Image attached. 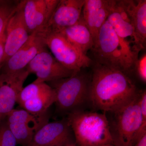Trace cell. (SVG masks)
Returning <instances> with one entry per match:
<instances>
[{"mask_svg":"<svg viewBox=\"0 0 146 146\" xmlns=\"http://www.w3.org/2000/svg\"><path fill=\"white\" fill-rule=\"evenodd\" d=\"M17 144L29 146L35 133L42 126L48 122L47 113L33 115L24 109H13L5 119Z\"/></svg>","mask_w":146,"mask_h":146,"instance_id":"cell-7","label":"cell"},{"mask_svg":"<svg viewBox=\"0 0 146 146\" xmlns=\"http://www.w3.org/2000/svg\"><path fill=\"white\" fill-rule=\"evenodd\" d=\"M29 74L26 68L15 72L0 73V122L14 109L18 95Z\"/></svg>","mask_w":146,"mask_h":146,"instance_id":"cell-10","label":"cell"},{"mask_svg":"<svg viewBox=\"0 0 146 146\" xmlns=\"http://www.w3.org/2000/svg\"><path fill=\"white\" fill-rule=\"evenodd\" d=\"M59 0H23L24 19L30 35L44 31Z\"/></svg>","mask_w":146,"mask_h":146,"instance_id":"cell-11","label":"cell"},{"mask_svg":"<svg viewBox=\"0 0 146 146\" xmlns=\"http://www.w3.org/2000/svg\"><path fill=\"white\" fill-rule=\"evenodd\" d=\"M29 73L36 75V83L50 82L71 76L77 72L58 62L47 47L39 52L26 68Z\"/></svg>","mask_w":146,"mask_h":146,"instance_id":"cell-8","label":"cell"},{"mask_svg":"<svg viewBox=\"0 0 146 146\" xmlns=\"http://www.w3.org/2000/svg\"><path fill=\"white\" fill-rule=\"evenodd\" d=\"M92 51L93 62L119 69L128 74L134 70L138 54L125 46L106 21L101 28Z\"/></svg>","mask_w":146,"mask_h":146,"instance_id":"cell-2","label":"cell"},{"mask_svg":"<svg viewBox=\"0 0 146 146\" xmlns=\"http://www.w3.org/2000/svg\"><path fill=\"white\" fill-rule=\"evenodd\" d=\"M140 92L125 106L115 111L105 112L114 146H134L146 134V119L142 117L139 106Z\"/></svg>","mask_w":146,"mask_h":146,"instance_id":"cell-3","label":"cell"},{"mask_svg":"<svg viewBox=\"0 0 146 146\" xmlns=\"http://www.w3.org/2000/svg\"><path fill=\"white\" fill-rule=\"evenodd\" d=\"M52 90V88L48 84L33 82L23 88L18 95L16 103L20 105L26 101L46 94Z\"/></svg>","mask_w":146,"mask_h":146,"instance_id":"cell-20","label":"cell"},{"mask_svg":"<svg viewBox=\"0 0 146 146\" xmlns=\"http://www.w3.org/2000/svg\"><path fill=\"white\" fill-rule=\"evenodd\" d=\"M68 146H76V145H69Z\"/></svg>","mask_w":146,"mask_h":146,"instance_id":"cell-28","label":"cell"},{"mask_svg":"<svg viewBox=\"0 0 146 146\" xmlns=\"http://www.w3.org/2000/svg\"><path fill=\"white\" fill-rule=\"evenodd\" d=\"M134 70L136 71L138 77L144 83L146 82V54H144L138 58L135 63Z\"/></svg>","mask_w":146,"mask_h":146,"instance_id":"cell-23","label":"cell"},{"mask_svg":"<svg viewBox=\"0 0 146 146\" xmlns=\"http://www.w3.org/2000/svg\"><path fill=\"white\" fill-rule=\"evenodd\" d=\"M46 47L41 35H31L27 41L6 61L0 73L15 72L26 69L36 54Z\"/></svg>","mask_w":146,"mask_h":146,"instance_id":"cell-14","label":"cell"},{"mask_svg":"<svg viewBox=\"0 0 146 146\" xmlns=\"http://www.w3.org/2000/svg\"><path fill=\"white\" fill-rule=\"evenodd\" d=\"M115 3L116 0H84L81 16L91 32L94 44Z\"/></svg>","mask_w":146,"mask_h":146,"instance_id":"cell-15","label":"cell"},{"mask_svg":"<svg viewBox=\"0 0 146 146\" xmlns=\"http://www.w3.org/2000/svg\"><path fill=\"white\" fill-rule=\"evenodd\" d=\"M134 146H146V134L140 138Z\"/></svg>","mask_w":146,"mask_h":146,"instance_id":"cell-25","label":"cell"},{"mask_svg":"<svg viewBox=\"0 0 146 146\" xmlns=\"http://www.w3.org/2000/svg\"><path fill=\"white\" fill-rule=\"evenodd\" d=\"M6 28V27H5ZM6 40L5 28L0 35V72L4 65L5 44Z\"/></svg>","mask_w":146,"mask_h":146,"instance_id":"cell-24","label":"cell"},{"mask_svg":"<svg viewBox=\"0 0 146 146\" xmlns=\"http://www.w3.org/2000/svg\"><path fill=\"white\" fill-rule=\"evenodd\" d=\"M4 0H0V4L3 2Z\"/></svg>","mask_w":146,"mask_h":146,"instance_id":"cell-27","label":"cell"},{"mask_svg":"<svg viewBox=\"0 0 146 146\" xmlns=\"http://www.w3.org/2000/svg\"><path fill=\"white\" fill-rule=\"evenodd\" d=\"M71 44L82 53L87 55L94 43L91 32L84 23L82 16L78 22L60 32Z\"/></svg>","mask_w":146,"mask_h":146,"instance_id":"cell-18","label":"cell"},{"mask_svg":"<svg viewBox=\"0 0 146 146\" xmlns=\"http://www.w3.org/2000/svg\"><path fill=\"white\" fill-rule=\"evenodd\" d=\"M55 100V93L52 89L46 94L26 101L19 106L32 115H42L47 113L48 110Z\"/></svg>","mask_w":146,"mask_h":146,"instance_id":"cell-19","label":"cell"},{"mask_svg":"<svg viewBox=\"0 0 146 146\" xmlns=\"http://www.w3.org/2000/svg\"><path fill=\"white\" fill-rule=\"evenodd\" d=\"M76 145L75 139L67 117L48 122L36 131L29 146Z\"/></svg>","mask_w":146,"mask_h":146,"instance_id":"cell-9","label":"cell"},{"mask_svg":"<svg viewBox=\"0 0 146 146\" xmlns=\"http://www.w3.org/2000/svg\"><path fill=\"white\" fill-rule=\"evenodd\" d=\"M89 87V104L95 110H117L133 101L140 91L123 71L94 63Z\"/></svg>","mask_w":146,"mask_h":146,"instance_id":"cell-1","label":"cell"},{"mask_svg":"<svg viewBox=\"0 0 146 146\" xmlns=\"http://www.w3.org/2000/svg\"><path fill=\"white\" fill-rule=\"evenodd\" d=\"M39 34L54 57L65 68L77 72L92 65V59L82 53L60 33L45 31Z\"/></svg>","mask_w":146,"mask_h":146,"instance_id":"cell-6","label":"cell"},{"mask_svg":"<svg viewBox=\"0 0 146 146\" xmlns=\"http://www.w3.org/2000/svg\"><path fill=\"white\" fill-rule=\"evenodd\" d=\"M67 118L74 133L76 146L112 145L105 112L80 110L69 113Z\"/></svg>","mask_w":146,"mask_h":146,"instance_id":"cell-4","label":"cell"},{"mask_svg":"<svg viewBox=\"0 0 146 146\" xmlns=\"http://www.w3.org/2000/svg\"><path fill=\"white\" fill-rule=\"evenodd\" d=\"M84 3V0H59L44 32L59 33L76 23Z\"/></svg>","mask_w":146,"mask_h":146,"instance_id":"cell-13","label":"cell"},{"mask_svg":"<svg viewBox=\"0 0 146 146\" xmlns=\"http://www.w3.org/2000/svg\"><path fill=\"white\" fill-rule=\"evenodd\" d=\"M21 1L4 0L0 4V35L5 28L9 18L18 8Z\"/></svg>","mask_w":146,"mask_h":146,"instance_id":"cell-21","label":"cell"},{"mask_svg":"<svg viewBox=\"0 0 146 146\" xmlns=\"http://www.w3.org/2000/svg\"><path fill=\"white\" fill-rule=\"evenodd\" d=\"M82 70L69 77L48 82L55 93L54 103L58 113L67 115L84 110L85 105L89 104L91 74Z\"/></svg>","mask_w":146,"mask_h":146,"instance_id":"cell-5","label":"cell"},{"mask_svg":"<svg viewBox=\"0 0 146 146\" xmlns=\"http://www.w3.org/2000/svg\"><path fill=\"white\" fill-rule=\"evenodd\" d=\"M23 1H21L17 10L11 16L5 28V63L27 41L30 34L23 13Z\"/></svg>","mask_w":146,"mask_h":146,"instance_id":"cell-12","label":"cell"},{"mask_svg":"<svg viewBox=\"0 0 146 146\" xmlns=\"http://www.w3.org/2000/svg\"><path fill=\"white\" fill-rule=\"evenodd\" d=\"M16 138L9 128L6 120L0 122V146H16Z\"/></svg>","mask_w":146,"mask_h":146,"instance_id":"cell-22","label":"cell"},{"mask_svg":"<svg viewBox=\"0 0 146 146\" xmlns=\"http://www.w3.org/2000/svg\"><path fill=\"white\" fill-rule=\"evenodd\" d=\"M101 146H114L113 145H112V144H108V145H102Z\"/></svg>","mask_w":146,"mask_h":146,"instance_id":"cell-26","label":"cell"},{"mask_svg":"<svg viewBox=\"0 0 146 146\" xmlns=\"http://www.w3.org/2000/svg\"><path fill=\"white\" fill-rule=\"evenodd\" d=\"M133 27L136 46L140 52L145 47L146 42V0H121Z\"/></svg>","mask_w":146,"mask_h":146,"instance_id":"cell-16","label":"cell"},{"mask_svg":"<svg viewBox=\"0 0 146 146\" xmlns=\"http://www.w3.org/2000/svg\"><path fill=\"white\" fill-rule=\"evenodd\" d=\"M107 21L122 42L132 48L131 43L128 40V38H130L133 43L134 50L139 53L136 46V39L133 27L129 17L120 1L116 0L115 5L110 13Z\"/></svg>","mask_w":146,"mask_h":146,"instance_id":"cell-17","label":"cell"}]
</instances>
